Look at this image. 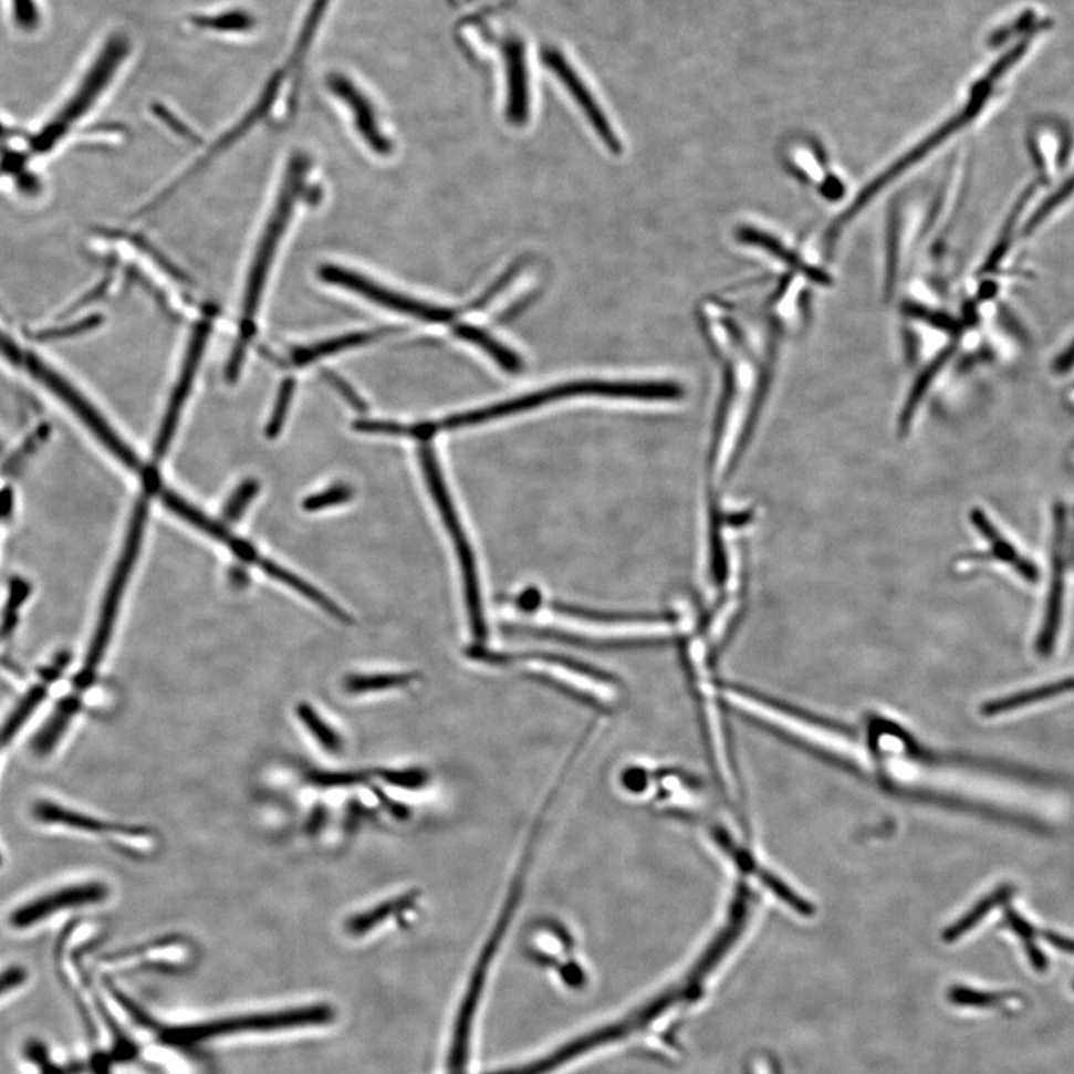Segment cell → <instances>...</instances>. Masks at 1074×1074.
<instances>
[{
  "label": "cell",
  "instance_id": "1",
  "mask_svg": "<svg viewBox=\"0 0 1074 1074\" xmlns=\"http://www.w3.org/2000/svg\"><path fill=\"white\" fill-rule=\"evenodd\" d=\"M306 170V157L296 156L291 160L289 173L285 175V181L282 184L280 196H278L277 207L273 208L271 220L264 229L262 241L257 247L254 259H252L246 293H243L241 331H239L237 344L233 346L230 361L226 367V379L230 384H233L241 374L248 346L254 337L256 319L259 314L260 303H262L264 289H267L269 273H271L277 252L280 250L282 237H284L291 218H293L298 200L302 198V192L305 190Z\"/></svg>",
  "mask_w": 1074,
  "mask_h": 1074
},
{
  "label": "cell",
  "instance_id": "2",
  "mask_svg": "<svg viewBox=\"0 0 1074 1074\" xmlns=\"http://www.w3.org/2000/svg\"><path fill=\"white\" fill-rule=\"evenodd\" d=\"M684 392L679 385L674 383H605V380H581L555 385L532 393V395L517 397L502 402V404L488 406V408L469 410V413L452 415L439 423H423V430L434 438L440 430H453L459 427L482 425V423L493 421V419L508 417V415L532 410L539 406L551 404L571 397L580 396H602L616 397V399H639V400H678Z\"/></svg>",
  "mask_w": 1074,
  "mask_h": 1074
},
{
  "label": "cell",
  "instance_id": "3",
  "mask_svg": "<svg viewBox=\"0 0 1074 1074\" xmlns=\"http://www.w3.org/2000/svg\"><path fill=\"white\" fill-rule=\"evenodd\" d=\"M147 517L148 498L144 496L136 503L134 517H132L131 525H128L126 542H124L122 557L118 560L117 567H115L113 577H111L105 601L102 603L100 623H97L96 633H94L92 645H90L85 665L75 679V686L81 688V690H85L93 682L97 667L104 660L105 650L108 648L111 635H113L115 618H117L119 602H122L132 569H134L136 559H138Z\"/></svg>",
  "mask_w": 1074,
  "mask_h": 1074
},
{
  "label": "cell",
  "instance_id": "4",
  "mask_svg": "<svg viewBox=\"0 0 1074 1074\" xmlns=\"http://www.w3.org/2000/svg\"><path fill=\"white\" fill-rule=\"evenodd\" d=\"M419 459H421L423 472H425L426 481L429 483L430 493L434 496L445 528H447L449 536H451L453 545H456L457 555H459L461 572H463L470 627H472L475 637L482 640L486 637L487 627L486 619H483L481 593H479L478 572L477 564H475L472 546H470L468 538H466L459 515H457L456 508H453L451 498H449L448 488L445 486L438 460H436L435 449L429 444V440L421 444Z\"/></svg>",
  "mask_w": 1074,
  "mask_h": 1074
},
{
  "label": "cell",
  "instance_id": "5",
  "mask_svg": "<svg viewBox=\"0 0 1074 1074\" xmlns=\"http://www.w3.org/2000/svg\"><path fill=\"white\" fill-rule=\"evenodd\" d=\"M331 1020V1009L325 1005H312V1008L257 1013V1015L227 1018V1020L202 1022V1024L179 1026V1029H166L163 1030L161 1037L166 1043H174V1045H195L222 1035L296 1029L299 1025L324 1024Z\"/></svg>",
  "mask_w": 1074,
  "mask_h": 1074
},
{
  "label": "cell",
  "instance_id": "6",
  "mask_svg": "<svg viewBox=\"0 0 1074 1074\" xmlns=\"http://www.w3.org/2000/svg\"><path fill=\"white\" fill-rule=\"evenodd\" d=\"M320 277L321 280L329 282V284L340 285L342 289L361 294V296L376 303V305L388 307V310L400 312V314L415 316V319L431 321V323H449V321L456 320L457 315L460 314L456 310L452 311L447 310V307L429 305V303L404 296V294L396 293V291L385 289V286L367 280L361 273L350 271V269L324 267L321 268Z\"/></svg>",
  "mask_w": 1074,
  "mask_h": 1074
},
{
  "label": "cell",
  "instance_id": "7",
  "mask_svg": "<svg viewBox=\"0 0 1074 1074\" xmlns=\"http://www.w3.org/2000/svg\"><path fill=\"white\" fill-rule=\"evenodd\" d=\"M1051 563L1052 572L1045 616H1043L1042 630H1040L1037 642H1035V650L1043 658L1050 657L1054 653L1061 618H1063L1064 577L1065 566H1067V509L1061 502L1054 504V539H1052Z\"/></svg>",
  "mask_w": 1074,
  "mask_h": 1074
},
{
  "label": "cell",
  "instance_id": "8",
  "mask_svg": "<svg viewBox=\"0 0 1074 1074\" xmlns=\"http://www.w3.org/2000/svg\"><path fill=\"white\" fill-rule=\"evenodd\" d=\"M110 889L102 883H85L79 885H67L44 894V896L33 898L24 905L17 907L11 913L10 926L17 930H25L38 924L46 921L54 915L66 913V910L79 909V907L97 905L106 900Z\"/></svg>",
  "mask_w": 1074,
  "mask_h": 1074
},
{
  "label": "cell",
  "instance_id": "9",
  "mask_svg": "<svg viewBox=\"0 0 1074 1074\" xmlns=\"http://www.w3.org/2000/svg\"><path fill=\"white\" fill-rule=\"evenodd\" d=\"M211 331V316L199 321V324L192 331L186 358H184L181 375H179L178 383L175 385L168 410H166L165 418H163L160 431H158L156 445H154V459L157 461H160L169 451L175 430H177L179 417H181L184 405H186L188 395H190L192 380H195V376L198 374L200 361H202Z\"/></svg>",
  "mask_w": 1074,
  "mask_h": 1074
},
{
  "label": "cell",
  "instance_id": "10",
  "mask_svg": "<svg viewBox=\"0 0 1074 1074\" xmlns=\"http://www.w3.org/2000/svg\"><path fill=\"white\" fill-rule=\"evenodd\" d=\"M542 60L543 63H545L548 67H551V71L563 81L564 85H566V88L569 92H571L573 100H575L577 105L581 106V110L587 114L590 123H592L593 127L596 128L598 136H601L603 143L606 144V147L612 149L614 153L622 152L623 147L622 144H619L618 138H616L614 128H612L609 122H607L605 114L602 113L601 106H598L597 102L593 100L592 93H590L588 88L585 87V84L582 83L580 76L576 75V72L572 70L571 64L566 62L564 55L555 49H545L542 51Z\"/></svg>",
  "mask_w": 1074,
  "mask_h": 1074
},
{
  "label": "cell",
  "instance_id": "11",
  "mask_svg": "<svg viewBox=\"0 0 1074 1074\" xmlns=\"http://www.w3.org/2000/svg\"><path fill=\"white\" fill-rule=\"evenodd\" d=\"M128 46H131L128 45V41L122 35H115L106 42L100 58H97L92 70L85 76L84 83L81 85L79 93H76L74 101L64 111V119L79 117L84 111H87L88 106L93 104V101L100 96L102 90L113 79L119 64L126 59Z\"/></svg>",
  "mask_w": 1074,
  "mask_h": 1074
},
{
  "label": "cell",
  "instance_id": "12",
  "mask_svg": "<svg viewBox=\"0 0 1074 1074\" xmlns=\"http://www.w3.org/2000/svg\"><path fill=\"white\" fill-rule=\"evenodd\" d=\"M327 83L332 92L350 106L351 113L354 115L355 126H357L358 132H361L367 145L379 154H388L392 152V144L380 134L369 101L366 100L365 94L361 90L355 87L353 81H350L344 75L333 74L329 76Z\"/></svg>",
  "mask_w": 1074,
  "mask_h": 1074
},
{
  "label": "cell",
  "instance_id": "13",
  "mask_svg": "<svg viewBox=\"0 0 1074 1074\" xmlns=\"http://www.w3.org/2000/svg\"><path fill=\"white\" fill-rule=\"evenodd\" d=\"M504 59L508 71V118L521 126L529 118V79L525 49L520 40H509L504 44Z\"/></svg>",
  "mask_w": 1074,
  "mask_h": 1074
},
{
  "label": "cell",
  "instance_id": "14",
  "mask_svg": "<svg viewBox=\"0 0 1074 1074\" xmlns=\"http://www.w3.org/2000/svg\"><path fill=\"white\" fill-rule=\"evenodd\" d=\"M971 523L974 528L982 533V536L987 539L990 543L992 550L988 552L991 560H1000L1001 563L1009 564V566L1015 569L1018 575L1024 577L1029 582H1037L1040 580V571L1033 562L1029 559L1022 557L1016 548L1012 545L1004 536H1001L999 530L995 525L991 523L990 518L986 515L982 509H973L971 511Z\"/></svg>",
  "mask_w": 1074,
  "mask_h": 1074
},
{
  "label": "cell",
  "instance_id": "15",
  "mask_svg": "<svg viewBox=\"0 0 1074 1074\" xmlns=\"http://www.w3.org/2000/svg\"><path fill=\"white\" fill-rule=\"evenodd\" d=\"M1073 691L1074 678H1064L1056 680V682L1045 684V686L1016 692V695L987 701L982 706L981 712L986 717H995V715L1011 712V710L1022 709L1025 706L1037 703V701L1055 699V697L1068 695V692Z\"/></svg>",
  "mask_w": 1074,
  "mask_h": 1074
},
{
  "label": "cell",
  "instance_id": "16",
  "mask_svg": "<svg viewBox=\"0 0 1074 1074\" xmlns=\"http://www.w3.org/2000/svg\"><path fill=\"white\" fill-rule=\"evenodd\" d=\"M33 816H35L38 821H41V823L59 825V827L80 830V832L111 833L122 832L123 830L119 827V825L92 818V816L71 811V809L60 806V804L53 802H38L35 807H33Z\"/></svg>",
  "mask_w": 1074,
  "mask_h": 1074
},
{
  "label": "cell",
  "instance_id": "17",
  "mask_svg": "<svg viewBox=\"0 0 1074 1074\" xmlns=\"http://www.w3.org/2000/svg\"><path fill=\"white\" fill-rule=\"evenodd\" d=\"M393 329H378V331H367V332H355L351 335H344L340 337H332V340L319 342V344L311 346H302V348L293 350L291 353V363L296 366L311 365L320 358L325 357V355L341 353L348 348H354V346H361L367 344V342H374L383 337L385 333H392Z\"/></svg>",
  "mask_w": 1074,
  "mask_h": 1074
},
{
  "label": "cell",
  "instance_id": "18",
  "mask_svg": "<svg viewBox=\"0 0 1074 1074\" xmlns=\"http://www.w3.org/2000/svg\"><path fill=\"white\" fill-rule=\"evenodd\" d=\"M158 493H160V498L163 503H165V507L170 509V511L174 513H177V515L181 517L183 520H186L187 523H190L192 528L202 530L204 533H207L208 536L216 539L218 542L226 543V545H229L230 550H232L234 543L238 542L239 538L234 536V534L230 532L226 525L217 523V521H213L211 517L207 515V513L199 511L198 508L187 503L186 500L179 498V496L175 494L174 491L160 488Z\"/></svg>",
  "mask_w": 1074,
  "mask_h": 1074
},
{
  "label": "cell",
  "instance_id": "19",
  "mask_svg": "<svg viewBox=\"0 0 1074 1074\" xmlns=\"http://www.w3.org/2000/svg\"><path fill=\"white\" fill-rule=\"evenodd\" d=\"M256 564L262 569L267 575L273 577V580L282 582V584L286 585V587L294 590V592L301 593L303 597H306L307 601L319 605L321 609L327 612V614L333 616V618L340 619V622L344 624L351 623V616L346 614L344 609H341V606H337L336 603L332 602L331 598L325 596V594L319 592V590L315 587H312L311 584H307L306 581L301 580V577L294 575V573L285 571L284 567L278 566L277 563H273L268 559L260 557L257 560Z\"/></svg>",
  "mask_w": 1074,
  "mask_h": 1074
},
{
  "label": "cell",
  "instance_id": "20",
  "mask_svg": "<svg viewBox=\"0 0 1074 1074\" xmlns=\"http://www.w3.org/2000/svg\"><path fill=\"white\" fill-rule=\"evenodd\" d=\"M555 612L559 614H564L567 616H575V618L587 619V622L594 623H609V624H645V623H670L674 616L670 614H644V612H637V614H630V612H602L584 609V607H577L572 605H564V603H554L552 605Z\"/></svg>",
  "mask_w": 1074,
  "mask_h": 1074
},
{
  "label": "cell",
  "instance_id": "21",
  "mask_svg": "<svg viewBox=\"0 0 1074 1074\" xmlns=\"http://www.w3.org/2000/svg\"><path fill=\"white\" fill-rule=\"evenodd\" d=\"M1015 891L1016 888L1011 884L1000 885L994 893L988 894L986 898H982V900L979 901L969 914H966L960 921L949 927L948 930L943 932V939L947 941H956L957 939H960V937L964 936L966 932H969L971 928L976 926V924L981 922L982 919L986 918L992 909H994V907L1005 905V903L1011 900Z\"/></svg>",
  "mask_w": 1074,
  "mask_h": 1074
},
{
  "label": "cell",
  "instance_id": "22",
  "mask_svg": "<svg viewBox=\"0 0 1074 1074\" xmlns=\"http://www.w3.org/2000/svg\"><path fill=\"white\" fill-rule=\"evenodd\" d=\"M456 335L461 337V340L472 342V344L486 351L504 371L511 372V374H518V372L523 369V362H521V358L515 353H512L511 350H508L507 346L500 344V342L488 335L487 332L481 331V329L468 324L457 325Z\"/></svg>",
  "mask_w": 1074,
  "mask_h": 1074
},
{
  "label": "cell",
  "instance_id": "23",
  "mask_svg": "<svg viewBox=\"0 0 1074 1074\" xmlns=\"http://www.w3.org/2000/svg\"><path fill=\"white\" fill-rule=\"evenodd\" d=\"M1004 917L1005 924L1011 927V930L1020 937L1022 945H1024L1026 957H1029L1033 969L1039 971V973L1046 971L1047 967H1050V961H1047L1045 952L1035 943L1037 930L1024 917H1021L1015 909H1012L1011 906L1004 907Z\"/></svg>",
  "mask_w": 1074,
  "mask_h": 1074
},
{
  "label": "cell",
  "instance_id": "24",
  "mask_svg": "<svg viewBox=\"0 0 1074 1074\" xmlns=\"http://www.w3.org/2000/svg\"><path fill=\"white\" fill-rule=\"evenodd\" d=\"M296 710L298 717L301 718V721L305 724L307 731L314 736V739L321 744V748H324L327 752H332V754H336V752L342 750L344 742H342L340 733L333 730L327 722L321 720L320 715L315 712L314 708H311L310 705L302 703L298 706Z\"/></svg>",
  "mask_w": 1074,
  "mask_h": 1074
},
{
  "label": "cell",
  "instance_id": "25",
  "mask_svg": "<svg viewBox=\"0 0 1074 1074\" xmlns=\"http://www.w3.org/2000/svg\"><path fill=\"white\" fill-rule=\"evenodd\" d=\"M413 675H354L345 680L344 687L350 695H363V692L405 687L413 682Z\"/></svg>",
  "mask_w": 1074,
  "mask_h": 1074
},
{
  "label": "cell",
  "instance_id": "26",
  "mask_svg": "<svg viewBox=\"0 0 1074 1074\" xmlns=\"http://www.w3.org/2000/svg\"><path fill=\"white\" fill-rule=\"evenodd\" d=\"M192 24L199 29L217 30V32H247L254 28L256 20L246 11H232L220 15L192 17Z\"/></svg>",
  "mask_w": 1074,
  "mask_h": 1074
},
{
  "label": "cell",
  "instance_id": "27",
  "mask_svg": "<svg viewBox=\"0 0 1074 1074\" xmlns=\"http://www.w3.org/2000/svg\"><path fill=\"white\" fill-rule=\"evenodd\" d=\"M45 696L44 687H35L29 695L24 697L23 701L17 706L14 712L8 718L6 724H3L2 730H0V743H8L17 733H19L21 726L29 720L30 715L33 710L40 706L42 699Z\"/></svg>",
  "mask_w": 1074,
  "mask_h": 1074
},
{
  "label": "cell",
  "instance_id": "28",
  "mask_svg": "<svg viewBox=\"0 0 1074 1074\" xmlns=\"http://www.w3.org/2000/svg\"><path fill=\"white\" fill-rule=\"evenodd\" d=\"M408 903L409 897L396 898V900L384 903V905L376 906L375 909L367 910V913L355 915V917L350 919L348 930L355 936L366 935L372 928L385 921L388 915L396 914L397 910L408 905Z\"/></svg>",
  "mask_w": 1074,
  "mask_h": 1074
},
{
  "label": "cell",
  "instance_id": "29",
  "mask_svg": "<svg viewBox=\"0 0 1074 1074\" xmlns=\"http://www.w3.org/2000/svg\"><path fill=\"white\" fill-rule=\"evenodd\" d=\"M329 2L331 0H314V3H312L310 14H307L301 35H299L296 49H294V66L301 67L303 59H305L307 53V46L314 40L316 28H319L320 20L323 19L325 10H327Z\"/></svg>",
  "mask_w": 1074,
  "mask_h": 1074
},
{
  "label": "cell",
  "instance_id": "30",
  "mask_svg": "<svg viewBox=\"0 0 1074 1074\" xmlns=\"http://www.w3.org/2000/svg\"><path fill=\"white\" fill-rule=\"evenodd\" d=\"M260 483L256 479H247L241 486L237 488V491L232 494V498L227 500L225 509H222V518H225L226 523L233 524L241 520L243 512L248 504L254 500L257 493H259Z\"/></svg>",
  "mask_w": 1074,
  "mask_h": 1074
},
{
  "label": "cell",
  "instance_id": "31",
  "mask_svg": "<svg viewBox=\"0 0 1074 1074\" xmlns=\"http://www.w3.org/2000/svg\"><path fill=\"white\" fill-rule=\"evenodd\" d=\"M1011 997L1012 994L976 991L967 987H953L949 991V1000L953 1004L966 1005V1008H995V1005H1000L1005 999H1011Z\"/></svg>",
  "mask_w": 1074,
  "mask_h": 1074
},
{
  "label": "cell",
  "instance_id": "32",
  "mask_svg": "<svg viewBox=\"0 0 1074 1074\" xmlns=\"http://www.w3.org/2000/svg\"><path fill=\"white\" fill-rule=\"evenodd\" d=\"M353 496V488L345 486V483H336V486L327 488L319 494L306 498L303 502V509L307 512H316L321 509L340 507V504L348 503Z\"/></svg>",
  "mask_w": 1074,
  "mask_h": 1074
},
{
  "label": "cell",
  "instance_id": "33",
  "mask_svg": "<svg viewBox=\"0 0 1074 1074\" xmlns=\"http://www.w3.org/2000/svg\"><path fill=\"white\" fill-rule=\"evenodd\" d=\"M294 387H296V384H294L293 378L285 379L281 385L275 408H273L271 419H269L267 427V436L269 439H275L281 434L282 427H284L286 414H289L291 400H293Z\"/></svg>",
  "mask_w": 1074,
  "mask_h": 1074
},
{
  "label": "cell",
  "instance_id": "34",
  "mask_svg": "<svg viewBox=\"0 0 1074 1074\" xmlns=\"http://www.w3.org/2000/svg\"><path fill=\"white\" fill-rule=\"evenodd\" d=\"M14 21L24 32H32L41 23L40 11L33 0H11Z\"/></svg>",
  "mask_w": 1074,
  "mask_h": 1074
},
{
  "label": "cell",
  "instance_id": "35",
  "mask_svg": "<svg viewBox=\"0 0 1074 1074\" xmlns=\"http://www.w3.org/2000/svg\"><path fill=\"white\" fill-rule=\"evenodd\" d=\"M325 378H327L329 383H331L333 387L341 393L342 397H344V399L348 402V404L353 406L357 413H366L367 408L365 402L361 399V396H358L357 393H355L344 379L340 378V376L335 374H332V372H325Z\"/></svg>",
  "mask_w": 1074,
  "mask_h": 1074
},
{
  "label": "cell",
  "instance_id": "36",
  "mask_svg": "<svg viewBox=\"0 0 1074 1074\" xmlns=\"http://www.w3.org/2000/svg\"><path fill=\"white\" fill-rule=\"evenodd\" d=\"M25 979H28V971L20 966H11L0 971V997L23 986Z\"/></svg>",
  "mask_w": 1074,
  "mask_h": 1074
},
{
  "label": "cell",
  "instance_id": "37",
  "mask_svg": "<svg viewBox=\"0 0 1074 1074\" xmlns=\"http://www.w3.org/2000/svg\"><path fill=\"white\" fill-rule=\"evenodd\" d=\"M1042 937L1052 945V947L1060 949V951L1067 952L1070 956H1074V940L1068 939V937L1061 936L1059 932L1045 930L1042 931Z\"/></svg>",
  "mask_w": 1074,
  "mask_h": 1074
},
{
  "label": "cell",
  "instance_id": "38",
  "mask_svg": "<svg viewBox=\"0 0 1074 1074\" xmlns=\"http://www.w3.org/2000/svg\"><path fill=\"white\" fill-rule=\"evenodd\" d=\"M156 113L158 117L163 119V122L168 123L169 126L173 127L175 132H178V134H181L184 136H191L190 132H188V128L184 126V124L179 122V119L175 118L174 115L170 114L168 110L161 108V106H157Z\"/></svg>",
  "mask_w": 1074,
  "mask_h": 1074
},
{
  "label": "cell",
  "instance_id": "39",
  "mask_svg": "<svg viewBox=\"0 0 1074 1074\" xmlns=\"http://www.w3.org/2000/svg\"><path fill=\"white\" fill-rule=\"evenodd\" d=\"M539 602H541V594H539L536 590L532 588L528 590L523 596L518 598L517 603L518 606H520L523 611H533L539 606Z\"/></svg>",
  "mask_w": 1074,
  "mask_h": 1074
},
{
  "label": "cell",
  "instance_id": "40",
  "mask_svg": "<svg viewBox=\"0 0 1074 1074\" xmlns=\"http://www.w3.org/2000/svg\"><path fill=\"white\" fill-rule=\"evenodd\" d=\"M230 581H232V584L237 585V587H247L248 582H250V577H248L247 572L243 571V569L234 567L232 571H230Z\"/></svg>",
  "mask_w": 1074,
  "mask_h": 1074
},
{
  "label": "cell",
  "instance_id": "41",
  "mask_svg": "<svg viewBox=\"0 0 1074 1074\" xmlns=\"http://www.w3.org/2000/svg\"><path fill=\"white\" fill-rule=\"evenodd\" d=\"M1067 551H1068L1067 562H1070V564L1074 566V532H1073V538L1070 539V545L1067 543Z\"/></svg>",
  "mask_w": 1074,
  "mask_h": 1074
},
{
  "label": "cell",
  "instance_id": "42",
  "mask_svg": "<svg viewBox=\"0 0 1074 1074\" xmlns=\"http://www.w3.org/2000/svg\"><path fill=\"white\" fill-rule=\"evenodd\" d=\"M0 864H2V855H0Z\"/></svg>",
  "mask_w": 1074,
  "mask_h": 1074
},
{
  "label": "cell",
  "instance_id": "43",
  "mask_svg": "<svg viewBox=\"0 0 1074 1074\" xmlns=\"http://www.w3.org/2000/svg\"><path fill=\"white\" fill-rule=\"evenodd\" d=\"M1073 988H1074V982H1073Z\"/></svg>",
  "mask_w": 1074,
  "mask_h": 1074
}]
</instances>
